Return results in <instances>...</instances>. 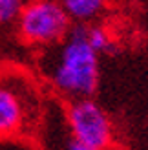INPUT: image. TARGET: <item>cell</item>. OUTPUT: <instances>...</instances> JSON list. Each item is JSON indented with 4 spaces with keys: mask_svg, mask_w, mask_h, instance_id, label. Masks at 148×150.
<instances>
[{
    "mask_svg": "<svg viewBox=\"0 0 148 150\" xmlns=\"http://www.w3.org/2000/svg\"><path fill=\"white\" fill-rule=\"evenodd\" d=\"M26 125V104L11 86L0 84V139L13 137Z\"/></svg>",
    "mask_w": 148,
    "mask_h": 150,
    "instance_id": "4",
    "label": "cell"
},
{
    "mask_svg": "<svg viewBox=\"0 0 148 150\" xmlns=\"http://www.w3.org/2000/svg\"><path fill=\"white\" fill-rule=\"evenodd\" d=\"M86 37H88V40H90V44L99 53H106V51H110L113 46L108 31L101 26H86Z\"/></svg>",
    "mask_w": 148,
    "mask_h": 150,
    "instance_id": "7",
    "label": "cell"
},
{
    "mask_svg": "<svg viewBox=\"0 0 148 150\" xmlns=\"http://www.w3.org/2000/svg\"><path fill=\"white\" fill-rule=\"evenodd\" d=\"M68 150H99V148H93V146H88L84 143H79V141L71 139L70 145H68Z\"/></svg>",
    "mask_w": 148,
    "mask_h": 150,
    "instance_id": "8",
    "label": "cell"
},
{
    "mask_svg": "<svg viewBox=\"0 0 148 150\" xmlns=\"http://www.w3.org/2000/svg\"><path fill=\"white\" fill-rule=\"evenodd\" d=\"M26 2H35V0H26Z\"/></svg>",
    "mask_w": 148,
    "mask_h": 150,
    "instance_id": "9",
    "label": "cell"
},
{
    "mask_svg": "<svg viewBox=\"0 0 148 150\" xmlns=\"http://www.w3.org/2000/svg\"><path fill=\"white\" fill-rule=\"evenodd\" d=\"M71 20L58 0L26 2L17 20L18 37L29 46L49 48L70 33Z\"/></svg>",
    "mask_w": 148,
    "mask_h": 150,
    "instance_id": "2",
    "label": "cell"
},
{
    "mask_svg": "<svg viewBox=\"0 0 148 150\" xmlns=\"http://www.w3.org/2000/svg\"><path fill=\"white\" fill-rule=\"evenodd\" d=\"M26 0H0V26L17 24Z\"/></svg>",
    "mask_w": 148,
    "mask_h": 150,
    "instance_id": "6",
    "label": "cell"
},
{
    "mask_svg": "<svg viewBox=\"0 0 148 150\" xmlns=\"http://www.w3.org/2000/svg\"><path fill=\"white\" fill-rule=\"evenodd\" d=\"M99 55L86 37V26L79 24L48 48L44 73L51 86L70 101L93 97L99 86Z\"/></svg>",
    "mask_w": 148,
    "mask_h": 150,
    "instance_id": "1",
    "label": "cell"
},
{
    "mask_svg": "<svg viewBox=\"0 0 148 150\" xmlns=\"http://www.w3.org/2000/svg\"><path fill=\"white\" fill-rule=\"evenodd\" d=\"M71 139L88 146L106 150L113 141V123L106 110L92 97L73 99L66 110Z\"/></svg>",
    "mask_w": 148,
    "mask_h": 150,
    "instance_id": "3",
    "label": "cell"
},
{
    "mask_svg": "<svg viewBox=\"0 0 148 150\" xmlns=\"http://www.w3.org/2000/svg\"><path fill=\"white\" fill-rule=\"evenodd\" d=\"M71 22L80 26L92 24L104 13L108 0H58Z\"/></svg>",
    "mask_w": 148,
    "mask_h": 150,
    "instance_id": "5",
    "label": "cell"
}]
</instances>
